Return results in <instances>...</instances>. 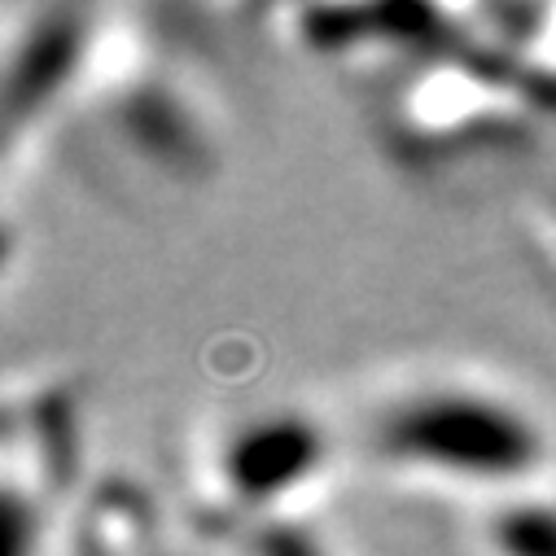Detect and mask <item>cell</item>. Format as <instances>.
I'll return each instance as SVG.
<instances>
[{"mask_svg": "<svg viewBox=\"0 0 556 556\" xmlns=\"http://www.w3.org/2000/svg\"><path fill=\"white\" fill-rule=\"evenodd\" d=\"M368 447L399 473L491 500L534 491L552 456L547 430L517 394L469 377H426L390 394L368 421Z\"/></svg>", "mask_w": 556, "mask_h": 556, "instance_id": "6da1fadb", "label": "cell"}, {"mask_svg": "<svg viewBox=\"0 0 556 556\" xmlns=\"http://www.w3.org/2000/svg\"><path fill=\"white\" fill-rule=\"evenodd\" d=\"M79 465V399L66 381L10 390L5 407V513L10 556H40L49 508L75 486Z\"/></svg>", "mask_w": 556, "mask_h": 556, "instance_id": "7a4b0ae2", "label": "cell"}, {"mask_svg": "<svg viewBox=\"0 0 556 556\" xmlns=\"http://www.w3.org/2000/svg\"><path fill=\"white\" fill-rule=\"evenodd\" d=\"M329 465V439L307 412L276 407L237 421L215 452V486L228 513L245 521H271L303 491L320 482Z\"/></svg>", "mask_w": 556, "mask_h": 556, "instance_id": "3957f363", "label": "cell"}, {"mask_svg": "<svg viewBox=\"0 0 556 556\" xmlns=\"http://www.w3.org/2000/svg\"><path fill=\"white\" fill-rule=\"evenodd\" d=\"M92 10H36L23 31L5 45V141L18 150L23 131L40 123L92 66L97 58Z\"/></svg>", "mask_w": 556, "mask_h": 556, "instance_id": "277c9868", "label": "cell"}, {"mask_svg": "<svg viewBox=\"0 0 556 556\" xmlns=\"http://www.w3.org/2000/svg\"><path fill=\"white\" fill-rule=\"evenodd\" d=\"M110 123L146 163L172 176L211 172V131L189 92L159 66H136L110 92Z\"/></svg>", "mask_w": 556, "mask_h": 556, "instance_id": "5b68a950", "label": "cell"}, {"mask_svg": "<svg viewBox=\"0 0 556 556\" xmlns=\"http://www.w3.org/2000/svg\"><path fill=\"white\" fill-rule=\"evenodd\" d=\"M482 543L486 556H556V500L543 491L491 500Z\"/></svg>", "mask_w": 556, "mask_h": 556, "instance_id": "8992f818", "label": "cell"}]
</instances>
